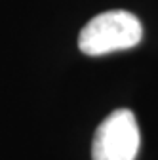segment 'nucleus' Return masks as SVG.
I'll return each mask as SVG.
<instances>
[{"label": "nucleus", "mask_w": 158, "mask_h": 160, "mask_svg": "<svg viewBox=\"0 0 158 160\" xmlns=\"http://www.w3.org/2000/svg\"><path fill=\"white\" fill-rule=\"evenodd\" d=\"M143 38V25L133 13L111 10L95 15L80 31L78 48L86 55H105L137 46Z\"/></svg>", "instance_id": "nucleus-1"}, {"label": "nucleus", "mask_w": 158, "mask_h": 160, "mask_svg": "<svg viewBox=\"0 0 158 160\" xmlns=\"http://www.w3.org/2000/svg\"><path fill=\"white\" fill-rule=\"evenodd\" d=\"M141 133L135 114L128 109L111 112L95 130L91 143L93 160H135Z\"/></svg>", "instance_id": "nucleus-2"}]
</instances>
